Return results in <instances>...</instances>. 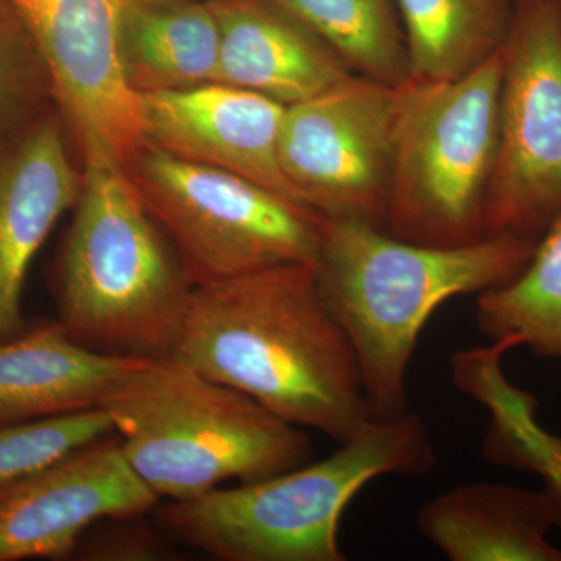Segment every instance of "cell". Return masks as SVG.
Listing matches in <instances>:
<instances>
[{
    "label": "cell",
    "instance_id": "4",
    "mask_svg": "<svg viewBox=\"0 0 561 561\" xmlns=\"http://www.w3.org/2000/svg\"><path fill=\"white\" fill-rule=\"evenodd\" d=\"M426 424L405 412L379 420L337 451L294 470L216 489L153 511L175 541L219 561H343V512L382 476L421 478L435 467Z\"/></svg>",
    "mask_w": 561,
    "mask_h": 561
},
{
    "label": "cell",
    "instance_id": "8",
    "mask_svg": "<svg viewBox=\"0 0 561 561\" xmlns=\"http://www.w3.org/2000/svg\"><path fill=\"white\" fill-rule=\"evenodd\" d=\"M561 210V9L515 0L483 236L538 239Z\"/></svg>",
    "mask_w": 561,
    "mask_h": 561
},
{
    "label": "cell",
    "instance_id": "11",
    "mask_svg": "<svg viewBox=\"0 0 561 561\" xmlns=\"http://www.w3.org/2000/svg\"><path fill=\"white\" fill-rule=\"evenodd\" d=\"M160 502L108 435L0 482V561L68 559L95 524L147 516Z\"/></svg>",
    "mask_w": 561,
    "mask_h": 561
},
{
    "label": "cell",
    "instance_id": "15",
    "mask_svg": "<svg viewBox=\"0 0 561 561\" xmlns=\"http://www.w3.org/2000/svg\"><path fill=\"white\" fill-rule=\"evenodd\" d=\"M561 526L551 489L471 482L438 494L416 515V527L451 561H561L549 531Z\"/></svg>",
    "mask_w": 561,
    "mask_h": 561
},
{
    "label": "cell",
    "instance_id": "10",
    "mask_svg": "<svg viewBox=\"0 0 561 561\" xmlns=\"http://www.w3.org/2000/svg\"><path fill=\"white\" fill-rule=\"evenodd\" d=\"M50 81L55 110L84 165L127 171L146 147L142 95L119 49L125 0H11Z\"/></svg>",
    "mask_w": 561,
    "mask_h": 561
},
{
    "label": "cell",
    "instance_id": "22",
    "mask_svg": "<svg viewBox=\"0 0 561 561\" xmlns=\"http://www.w3.org/2000/svg\"><path fill=\"white\" fill-rule=\"evenodd\" d=\"M114 434L102 408L0 424V482L20 478Z\"/></svg>",
    "mask_w": 561,
    "mask_h": 561
},
{
    "label": "cell",
    "instance_id": "18",
    "mask_svg": "<svg viewBox=\"0 0 561 561\" xmlns=\"http://www.w3.org/2000/svg\"><path fill=\"white\" fill-rule=\"evenodd\" d=\"M413 81L467 76L504 47L515 0H393Z\"/></svg>",
    "mask_w": 561,
    "mask_h": 561
},
{
    "label": "cell",
    "instance_id": "14",
    "mask_svg": "<svg viewBox=\"0 0 561 561\" xmlns=\"http://www.w3.org/2000/svg\"><path fill=\"white\" fill-rule=\"evenodd\" d=\"M220 28L217 80L283 106L357 76L327 41L273 0H209Z\"/></svg>",
    "mask_w": 561,
    "mask_h": 561
},
{
    "label": "cell",
    "instance_id": "17",
    "mask_svg": "<svg viewBox=\"0 0 561 561\" xmlns=\"http://www.w3.org/2000/svg\"><path fill=\"white\" fill-rule=\"evenodd\" d=\"M119 49L125 79L139 95L213 83L219 22L209 0H125Z\"/></svg>",
    "mask_w": 561,
    "mask_h": 561
},
{
    "label": "cell",
    "instance_id": "24",
    "mask_svg": "<svg viewBox=\"0 0 561 561\" xmlns=\"http://www.w3.org/2000/svg\"><path fill=\"white\" fill-rule=\"evenodd\" d=\"M557 2H559L560 9H561V0H557Z\"/></svg>",
    "mask_w": 561,
    "mask_h": 561
},
{
    "label": "cell",
    "instance_id": "13",
    "mask_svg": "<svg viewBox=\"0 0 561 561\" xmlns=\"http://www.w3.org/2000/svg\"><path fill=\"white\" fill-rule=\"evenodd\" d=\"M81 184L57 110L0 149V342L25 331L28 268Z\"/></svg>",
    "mask_w": 561,
    "mask_h": 561
},
{
    "label": "cell",
    "instance_id": "19",
    "mask_svg": "<svg viewBox=\"0 0 561 561\" xmlns=\"http://www.w3.org/2000/svg\"><path fill=\"white\" fill-rule=\"evenodd\" d=\"M474 323L491 341L561 359V210L541 232L523 271L478 295Z\"/></svg>",
    "mask_w": 561,
    "mask_h": 561
},
{
    "label": "cell",
    "instance_id": "1",
    "mask_svg": "<svg viewBox=\"0 0 561 561\" xmlns=\"http://www.w3.org/2000/svg\"><path fill=\"white\" fill-rule=\"evenodd\" d=\"M173 356L339 445L379 421L313 265L195 286Z\"/></svg>",
    "mask_w": 561,
    "mask_h": 561
},
{
    "label": "cell",
    "instance_id": "6",
    "mask_svg": "<svg viewBox=\"0 0 561 561\" xmlns=\"http://www.w3.org/2000/svg\"><path fill=\"white\" fill-rule=\"evenodd\" d=\"M502 72L504 47L460 79L405 84L383 221L390 234L426 245L485 238Z\"/></svg>",
    "mask_w": 561,
    "mask_h": 561
},
{
    "label": "cell",
    "instance_id": "9",
    "mask_svg": "<svg viewBox=\"0 0 561 561\" xmlns=\"http://www.w3.org/2000/svg\"><path fill=\"white\" fill-rule=\"evenodd\" d=\"M404 87L353 76L287 106L278 158L298 205L383 228Z\"/></svg>",
    "mask_w": 561,
    "mask_h": 561
},
{
    "label": "cell",
    "instance_id": "21",
    "mask_svg": "<svg viewBox=\"0 0 561 561\" xmlns=\"http://www.w3.org/2000/svg\"><path fill=\"white\" fill-rule=\"evenodd\" d=\"M55 111L50 81L11 0H0V149Z\"/></svg>",
    "mask_w": 561,
    "mask_h": 561
},
{
    "label": "cell",
    "instance_id": "12",
    "mask_svg": "<svg viewBox=\"0 0 561 561\" xmlns=\"http://www.w3.org/2000/svg\"><path fill=\"white\" fill-rule=\"evenodd\" d=\"M142 111L149 146L181 160L236 173L297 203L278 158L286 106L213 81L144 94Z\"/></svg>",
    "mask_w": 561,
    "mask_h": 561
},
{
    "label": "cell",
    "instance_id": "7",
    "mask_svg": "<svg viewBox=\"0 0 561 561\" xmlns=\"http://www.w3.org/2000/svg\"><path fill=\"white\" fill-rule=\"evenodd\" d=\"M127 172L195 286L316 265L321 217L254 181L149 144Z\"/></svg>",
    "mask_w": 561,
    "mask_h": 561
},
{
    "label": "cell",
    "instance_id": "23",
    "mask_svg": "<svg viewBox=\"0 0 561 561\" xmlns=\"http://www.w3.org/2000/svg\"><path fill=\"white\" fill-rule=\"evenodd\" d=\"M146 516L105 519L91 527L77 546L76 559L83 561H165L179 556L175 541Z\"/></svg>",
    "mask_w": 561,
    "mask_h": 561
},
{
    "label": "cell",
    "instance_id": "3",
    "mask_svg": "<svg viewBox=\"0 0 561 561\" xmlns=\"http://www.w3.org/2000/svg\"><path fill=\"white\" fill-rule=\"evenodd\" d=\"M194 287L128 172L84 165L51 268L57 321L70 337L114 356L171 357Z\"/></svg>",
    "mask_w": 561,
    "mask_h": 561
},
{
    "label": "cell",
    "instance_id": "5",
    "mask_svg": "<svg viewBox=\"0 0 561 561\" xmlns=\"http://www.w3.org/2000/svg\"><path fill=\"white\" fill-rule=\"evenodd\" d=\"M101 408L133 471L161 501L261 481L313 456L301 427L175 356L140 362Z\"/></svg>",
    "mask_w": 561,
    "mask_h": 561
},
{
    "label": "cell",
    "instance_id": "20",
    "mask_svg": "<svg viewBox=\"0 0 561 561\" xmlns=\"http://www.w3.org/2000/svg\"><path fill=\"white\" fill-rule=\"evenodd\" d=\"M305 22L357 76L391 87L411 81L393 0H273Z\"/></svg>",
    "mask_w": 561,
    "mask_h": 561
},
{
    "label": "cell",
    "instance_id": "2",
    "mask_svg": "<svg viewBox=\"0 0 561 561\" xmlns=\"http://www.w3.org/2000/svg\"><path fill=\"white\" fill-rule=\"evenodd\" d=\"M537 241L502 234L426 245L368 221L321 219L317 280L348 337L376 419L408 412V373L432 313L515 278Z\"/></svg>",
    "mask_w": 561,
    "mask_h": 561
},
{
    "label": "cell",
    "instance_id": "16",
    "mask_svg": "<svg viewBox=\"0 0 561 561\" xmlns=\"http://www.w3.org/2000/svg\"><path fill=\"white\" fill-rule=\"evenodd\" d=\"M73 341L58 321L0 342V424L101 408L140 362Z\"/></svg>",
    "mask_w": 561,
    "mask_h": 561
}]
</instances>
